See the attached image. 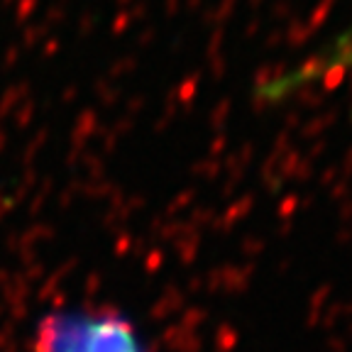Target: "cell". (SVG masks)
<instances>
[{
  "label": "cell",
  "mask_w": 352,
  "mask_h": 352,
  "mask_svg": "<svg viewBox=\"0 0 352 352\" xmlns=\"http://www.w3.org/2000/svg\"><path fill=\"white\" fill-rule=\"evenodd\" d=\"M34 352H147L135 325L118 311H54L44 316Z\"/></svg>",
  "instance_id": "obj_1"
},
{
  "label": "cell",
  "mask_w": 352,
  "mask_h": 352,
  "mask_svg": "<svg viewBox=\"0 0 352 352\" xmlns=\"http://www.w3.org/2000/svg\"><path fill=\"white\" fill-rule=\"evenodd\" d=\"M342 69H352V25L345 32L338 34L333 42L320 47L316 54H311L306 61L294 66L292 72H284L281 76L267 81L259 88V96L267 100H279L292 96L294 91L308 86V83L320 81L323 76L333 72H342Z\"/></svg>",
  "instance_id": "obj_2"
}]
</instances>
